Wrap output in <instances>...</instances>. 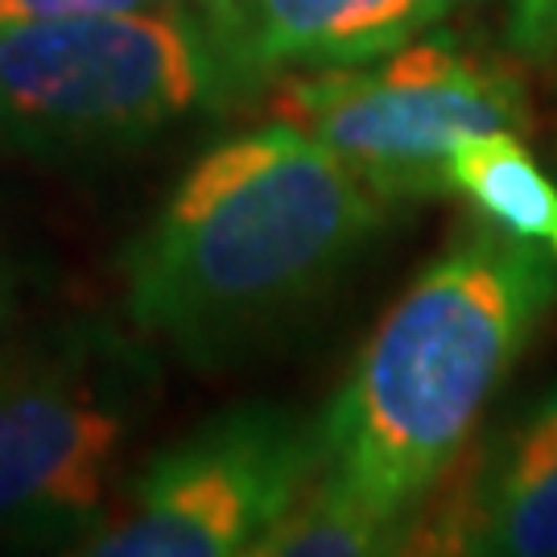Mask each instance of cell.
<instances>
[{
  "label": "cell",
  "instance_id": "6da1fadb",
  "mask_svg": "<svg viewBox=\"0 0 557 557\" xmlns=\"http://www.w3.org/2000/svg\"><path fill=\"white\" fill-rule=\"evenodd\" d=\"M384 207L294 124L239 133L202 153L128 244V319L190 368H227L363 257Z\"/></svg>",
  "mask_w": 557,
  "mask_h": 557
},
{
  "label": "cell",
  "instance_id": "7a4b0ae2",
  "mask_svg": "<svg viewBox=\"0 0 557 557\" xmlns=\"http://www.w3.org/2000/svg\"><path fill=\"white\" fill-rule=\"evenodd\" d=\"M554 301L557 260L541 244L496 223L462 227L380 319L314 418L319 475L405 524L471 442Z\"/></svg>",
  "mask_w": 557,
  "mask_h": 557
},
{
  "label": "cell",
  "instance_id": "3957f363",
  "mask_svg": "<svg viewBox=\"0 0 557 557\" xmlns=\"http://www.w3.org/2000/svg\"><path fill=\"white\" fill-rule=\"evenodd\" d=\"M223 103L186 4L0 29V145L25 158H103Z\"/></svg>",
  "mask_w": 557,
  "mask_h": 557
},
{
  "label": "cell",
  "instance_id": "277c9868",
  "mask_svg": "<svg viewBox=\"0 0 557 557\" xmlns=\"http://www.w3.org/2000/svg\"><path fill=\"white\" fill-rule=\"evenodd\" d=\"M153 359L108 326L0 356V545L87 541L112 517Z\"/></svg>",
  "mask_w": 557,
  "mask_h": 557
},
{
  "label": "cell",
  "instance_id": "5b68a950",
  "mask_svg": "<svg viewBox=\"0 0 557 557\" xmlns=\"http://www.w3.org/2000/svg\"><path fill=\"white\" fill-rule=\"evenodd\" d=\"M269 108L384 202L450 195L458 140L529 128L517 71L455 38H413L372 62L281 75Z\"/></svg>",
  "mask_w": 557,
  "mask_h": 557
},
{
  "label": "cell",
  "instance_id": "8992f818",
  "mask_svg": "<svg viewBox=\"0 0 557 557\" xmlns=\"http://www.w3.org/2000/svg\"><path fill=\"white\" fill-rule=\"evenodd\" d=\"M319 471V421L273 400H244L149 458L124 508L83 541L79 554H252Z\"/></svg>",
  "mask_w": 557,
  "mask_h": 557
},
{
  "label": "cell",
  "instance_id": "52a82bcc",
  "mask_svg": "<svg viewBox=\"0 0 557 557\" xmlns=\"http://www.w3.org/2000/svg\"><path fill=\"white\" fill-rule=\"evenodd\" d=\"M397 554H557V380L446 462L400 524Z\"/></svg>",
  "mask_w": 557,
  "mask_h": 557
},
{
  "label": "cell",
  "instance_id": "ba28073f",
  "mask_svg": "<svg viewBox=\"0 0 557 557\" xmlns=\"http://www.w3.org/2000/svg\"><path fill=\"white\" fill-rule=\"evenodd\" d=\"M462 0H186L227 103L294 71L356 66L421 38Z\"/></svg>",
  "mask_w": 557,
  "mask_h": 557
},
{
  "label": "cell",
  "instance_id": "9c48e42d",
  "mask_svg": "<svg viewBox=\"0 0 557 557\" xmlns=\"http://www.w3.org/2000/svg\"><path fill=\"white\" fill-rule=\"evenodd\" d=\"M450 178L496 227L533 239L557 260V182L541 170L520 133L496 128L458 140Z\"/></svg>",
  "mask_w": 557,
  "mask_h": 557
},
{
  "label": "cell",
  "instance_id": "30bf717a",
  "mask_svg": "<svg viewBox=\"0 0 557 557\" xmlns=\"http://www.w3.org/2000/svg\"><path fill=\"white\" fill-rule=\"evenodd\" d=\"M400 524L343 483L314 475L294 508L257 541V557H363L397 554Z\"/></svg>",
  "mask_w": 557,
  "mask_h": 557
},
{
  "label": "cell",
  "instance_id": "8fae6325",
  "mask_svg": "<svg viewBox=\"0 0 557 557\" xmlns=\"http://www.w3.org/2000/svg\"><path fill=\"white\" fill-rule=\"evenodd\" d=\"M504 38L529 62L557 59V0H504Z\"/></svg>",
  "mask_w": 557,
  "mask_h": 557
},
{
  "label": "cell",
  "instance_id": "7c38bea8",
  "mask_svg": "<svg viewBox=\"0 0 557 557\" xmlns=\"http://www.w3.org/2000/svg\"><path fill=\"white\" fill-rule=\"evenodd\" d=\"M182 0H0V29L41 25V21L91 17V13H140V9H174Z\"/></svg>",
  "mask_w": 557,
  "mask_h": 557
},
{
  "label": "cell",
  "instance_id": "4fadbf2b",
  "mask_svg": "<svg viewBox=\"0 0 557 557\" xmlns=\"http://www.w3.org/2000/svg\"><path fill=\"white\" fill-rule=\"evenodd\" d=\"M9 319H13V277L0 260V356H4V331H9Z\"/></svg>",
  "mask_w": 557,
  "mask_h": 557
}]
</instances>
